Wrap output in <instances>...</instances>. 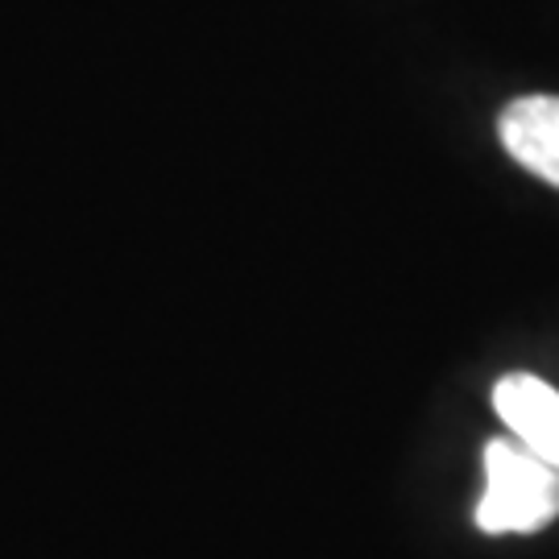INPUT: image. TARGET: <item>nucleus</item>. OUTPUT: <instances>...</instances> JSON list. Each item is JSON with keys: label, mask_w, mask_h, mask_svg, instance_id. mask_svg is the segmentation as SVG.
Segmentation results:
<instances>
[{"label": "nucleus", "mask_w": 559, "mask_h": 559, "mask_svg": "<svg viewBox=\"0 0 559 559\" xmlns=\"http://www.w3.org/2000/svg\"><path fill=\"white\" fill-rule=\"evenodd\" d=\"M506 154L559 187V96H522L498 120Z\"/></svg>", "instance_id": "nucleus-3"}, {"label": "nucleus", "mask_w": 559, "mask_h": 559, "mask_svg": "<svg viewBox=\"0 0 559 559\" xmlns=\"http://www.w3.org/2000/svg\"><path fill=\"white\" fill-rule=\"evenodd\" d=\"M485 535H531L559 519V468L535 456L526 443L489 440L485 448V493L477 501Z\"/></svg>", "instance_id": "nucleus-1"}, {"label": "nucleus", "mask_w": 559, "mask_h": 559, "mask_svg": "<svg viewBox=\"0 0 559 559\" xmlns=\"http://www.w3.org/2000/svg\"><path fill=\"white\" fill-rule=\"evenodd\" d=\"M493 406L514 440L559 468V390L531 373H506L493 385Z\"/></svg>", "instance_id": "nucleus-2"}]
</instances>
